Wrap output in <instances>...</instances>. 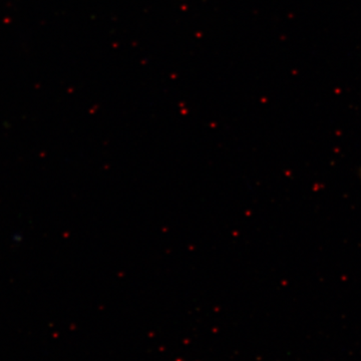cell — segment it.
Returning a JSON list of instances; mask_svg holds the SVG:
<instances>
[{"mask_svg": "<svg viewBox=\"0 0 361 361\" xmlns=\"http://www.w3.org/2000/svg\"><path fill=\"white\" fill-rule=\"evenodd\" d=\"M358 178H360V184H361V169L360 170V172H358Z\"/></svg>", "mask_w": 361, "mask_h": 361, "instance_id": "cell-1", "label": "cell"}]
</instances>
